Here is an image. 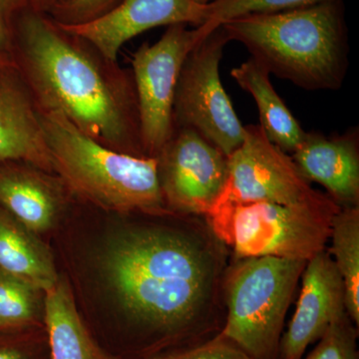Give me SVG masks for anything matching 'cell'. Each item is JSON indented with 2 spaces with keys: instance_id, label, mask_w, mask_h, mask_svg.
Segmentation results:
<instances>
[{
  "instance_id": "6da1fadb",
  "label": "cell",
  "mask_w": 359,
  "mask_h": 359,
  "mask_svg": "<svg viewBox=\"0 0 359 359\" xmlns=\"http://www.w3.org/2000/svg\"><path fill=\"white\" fill-rule=\"evenodd\" d=\"M173 223L130 226L104 250L123 316L103 347L114 359H148L223 330L231 250L203 217L176 212Z\"/></svg>"
},
{
  "instance_id": "7a4b0ae2",
  "label": "cell",
  "mask_w": 359,
  "mask_h": 359,
  "mask_svg": "<svg viewBox=\"0 0 359 359\" xmlns=\"http://www.w3.org/2000/svg\"><path fill=\"white\" fill-rule=\"evenodd\" d=\"M9 54L40 111L65 116L105 147L147 157L131 69L30 4L16 18Z\"/></svg>"
},
{
  "instance_id": "3957f363",
  "label": "cell",
  "mask_w": 359,
  "mask_h": 359,
  "mask_svg": "<svg viewBox=\"0 0 359 359\" xmlns=\"http://www.w3.org/2000/svg\"><path fill=\"white\" fill-rule=\"evenodd\" d=\"M269 74L299 88L339 90L348 69V30L342 0L283 13L250 14L221 25Z\"/></svg>"
},
{
  "instance_id": "277c9868",
  "label": "cell",
  "mask_w": 359,
  "mask_h": 359,
  "mask_svg": "<svg viewBox=\"0 0 359 359\" xmlns=\"http://www.w3.org/2000/svg\"><path fill=\"white\" fill-rule=\"evenodd\" d=\"M39 118L54 172L78 200L122 215L167 211L156 158L105 147L58 113Z\"/></svg>"
},
{
  "instance_id": "5b68a950",
  "label": "cell",
  "mask_w": 359,
  "mask_h": 359,
  "mask_svg": "<svg viewBox=\"0 0 359 359\" xmlns=\"http://www.w3.org/2000/svg\"><path fill=\"white\" fill-rule=\"evenodd\" d=\"M341 208L327 194L294 205L259 202L221 205L205 219L233 259L276 257L308 262L327 250Z\"/></svg>"
},
{
  "instance_id": "8992f818",
  "label": "cell",
  "mask_w": 359,
  "mask_h": 359,
  "mask_svg": "<svg viewBox=\"0 0 359 359\" xmlns=\"http://www.w3.org/2000/svg\"><path fill=\"white\" fill-rule=\"evenodd\" d=\"M306 264L276 257H233L224 282L221 334L254 359H278L285 316Z\"/></svg>"
},
{
  "instance_id": "52a82bcc",
  "label": "cell",
  "mask_w": 359,
  "mask_h": 359,
  "mask_svg": "<svg viewBox=\"0 0 359 359\" xmlns=\"http://www.w3.org/2000/svg\"><path fill=\"white\" fill-rule=\"evenodd\" d=\"M228 42L219 25L194 47L180 71L173 105L174 129L194 130L226 157L242 145L245 136V126L219 76Z\"/></svg>"
},
{
  "instance_id": "ba28073f",
  "label": "cell",
  "mask_w": 359,
  "mask_h": 359,
  "mask_svg": "<svg viewBox=\"0 0 359 359\" xmlns=\"http://www.w3.org/2000/svg\"><path fill=\"white\" fill-rule=\"evenodd\" d=\"M188 26H168L156 43L144 42L132 56L142 143L147 157L156 158L173 134L175 92L184 61L194 47L217 28L207 23L193 29Z\"/></svg>"
},
{
  "instance_id": "9c48e42d",
  "label": "cell",
  "mask_w": 359,
  "mask_h": 359,
  "mask_svg": "<svg viewBox=\"0 0 359 359\" xmlns=\"http://www.w3.org/2000/svg\"><path fill=\"white\" fill-rule=\"evenodd\" d=\"M156 160L168 210L203 218L214 211L229 178L228 157L222 151L192 129L175 128Z\"/></svg>"
},
{
  "instance_id": "30bf717a",
  "label": "cell",
  "mask_w": 359,
  "mask_h": 359,
  "mask_svg": "<svg viewBox=\"0 0 359 359\" xmlns=\"http://www.w3.org/2000/svg\"><path fill=\"white\" fill-rule=\"evenodd\" d=\"M228 168V183L218 205L259 202L294 205L323 194L302 176L292 156L266 138L259 125L245 126L244 140L229 156Z\"/></svg>"
},
{
  "instance_id": "8fae6325",
  "label": "cell",
  "mask_w": 359,
  "mask_h": 359,
  "mask_svg": "<svg viewBox=\"0 0 359 359\" xmlns=\"http://www.w3.org/2000/svg\"><path fill=\"white\" fill-rule=\"evenodd\" d=\"M208 20L209 4L193 0H120L109 13L95 20L60 25L93 44L106 57L118 60L123 45L137 35L160 26L199 27Z\"/></svg>"
},
{
  "instance_id": "7c38bea8",
  "label": "cell",
  "mask_w": 359,
  "mask_h": 359,
  "mask_svg": "<svg viewBox=\"0 0 359 359\" xmlns=\"http://www.w3.org/2000/svg\"><path fill=\"white\" fill-rule=\"evenodd\" d=\"M301 278V294L280 339L278 359H302L308 347L346 313L344 282L328 250L306 262Z\"/></svg>"
},
{
  "instance_id": "4fadbf2b",
  "label": "cell",
  "mask_w": 359,
  "mask_h": 359,
  "mask_svg": "<svg viewBox=\"0 0 359 359\" xmlns=\"http://www.w3.org/2000/svg\"><path fill=\"white\" fill-rule=\"evenodd\" d=\"M72 199L57 174L25 162L0 163V208L32 233L51 230Z\"/></svg>"
},
{
  "instance_id": "5bb4252c",
  "label": "cell",
  "mask_w": 359,
  "mask_h": 359,
  "mask_svg": "<svg viewBox=\"0 0 359 359\" xmlns=\"http://www.w3.org/2000/svg\"><path fill=\"white\" fill-rule=\"evenodd\" d=\"M309 183L316 182L340 208L359 207V132L306 133L292 155Z\"/></svg>"
},
{
  "instance_id": "9a60e30c",
  "label": "cell",
  "mask_w": 359,
  "mask_h": 359,
  "mask_svg": "<svg viewBox=\"0 0 359 359\" xmlns=\"http://www.w3.org/2000/svg\"><path fill=\"white\" fill-rule=\"evenodd\" d=\"M25 162L54 172L39 110L15 66L0 73V163Z\"/></svg>"
},
{
  "instance_id": "2e32d148",
  "label": "cell",
  "mask_w": 359,
  "mask_h": 359,
  "mask_svg": "<svg viewBox=\"0 0 359 359\" xmlns=\"http://www.w3.org/2000/svg\"><path fill=\"white\" fill-rule=\"evenodd\" d=\"M44 327L50 359H114L90 332L63 280L44 292Z\"/></svg>"
},
{
  "instance_id": "e0dca14e",
  "label": "cell",
  "mask_w": 359,
  "mask_h": 359,
  "mask_svg": "<svg viewBox=\"0 0 359 359\" xmlns=\"http://www.w3.org/2000/svg\"><path fill=\"white\" fill-rule=\"evenodd\" d=\"M231 75L238 86L254 98L261 122L259 126L266 138L283 152L292 155L306 132L276 93L269 71L250 57L233 68Z\"/></svg>"
},
{
  "instance_id": "ac0fdd59",
  "label": "cell",
  "mask_w": 359,
  "mask_h": 359,
  "mask_svg": "<svg viewBox=\"0 0 359 359\" xmlns=\"http://www.w3.org/2000/svg\"><path fill=\"white\" fill-rule=\"evenodd\" d=\"M0 269L45 292L59 278L48 248L0 208Z\"/></svg>"
},
{
  "instance_id": "d6986e66",
  "label": "cell",
  "mask_w": 359,
  "mask_h": 359,
  "mask_svg": "<svg viewBox=\"0 0 359 359\" xmlns=\"http://www.w3.org/2000/svg\"><path fill=\"white\" fill-rule=\"evenodd\" d=\"M332 250L334 262L346 292V309L359 327V207L341 208L332 222Z\"/></svg>"
},
{
  "instance_id": "ffe728a7",
  "label": "cell",
  "mask_w": 359,
  "mask_h": 359,
  "mask_svg": "<svg viewBox=\"0 0 359 359\" xmlns=\"http://www.w3.org/2000/svg\"><path fill=\"white\" fill-rule=\"evenodd\" d=\"M32 283L0 269V332L44 327V302Z\"/></svg>"
},
{
  "instance_id": "44dd1931",
  "label": "cell",
  "mask_w": 359,
  "mask_h": 359,
  "mask_svg": "<svg viewBox=\"0 0 359 359\" xmlns=\"http://www.w3.org/2000/svg\"><path fill=\"white\" fill-rule=\"evenodd\" d=\"M325 0H214L209 4L207 25L219 27L226 21L250 15L294 11Z\"/></svg>"
},
{
  "instance_id": "7402d4cb",
  "label": "cell",
  "mask_w": 359,
  "mask_h": 359,
  "mask_svg": "<svg viewBox=\"0 0 359 359\" xmlns=\"http://www.w3.org/2000/svg\"><path fill=\"white\" fill-rule=\"evenodd\" d=\"M358 327L347 313L328 327L306 359H359Z\"/></svg>"
},
{
  "instance_id": "603a6c76",
  "label": "cell",
  "mask_w": 359,
  "mask_h": 359,
  "mask_svg": "<svg viewBox=\"0 0 359 359\" xmlns=\"http://www.w3.org/2000/svg\"><path fill=\"white\" fill-rule=\"evenodd\" d=\"M0 359H50L45 327L0 332Z\"/></svg>"
},
{
  "instance_id": "cb8c5ba5",
  "label": "cell",
  "mask_w": 359,
  "mask_h": 359,
  "mask_svg": "<svg viewBox=\"0 0 359 359\" xmlns=\"http://www.w3.org/2000/svg\"><path fill=\"white\" fill-rule=\"evenodd\" d=\"M148 359H254L237 344L219 334L196 346L173 349Z\"/></svg>"
},
{
  "instance_id": "d4e9b609",
  "label": "cell",
  "mask_w": 359,
  "mask_h": 359,
  "mask_svg": "<svg viewBox=\"0 0 359 359\" xmlns=\"http://www.w3.org/2000/svg\"><path fill=\"white\" fill-rule=\"evenodd\" d=\"M119 2L120 0H70L49 15L59 25H84L109 13Z\"/></svg>"
},
{
  "instance_id": "484cf974",
  "label": "cell",
  "mask_w": 359,
  "mask_h": 359,
  "mask_svg": "<svg viewBox=\"0 0 359 359\" xmlns=\"http://www.w3.org/2000/svg\"><path fill=\"white\" fill-rule=\"evenodd\" d=\"M29 0H0V52L9 53L16 18Z\"/></svg>"
},
{
  "instance_id": "4316f807",
  "label": "cell",
  "mask_w": 359,
  "mask_h": 359,
  "mask_svg": "<svg viewBox=\"0 0 359 359\" xmlns=\"http://www.w3.org/2000/svg\"><path fill=\"white\" fill-rule=\"evenodd\" d=\"M70 0H29L30 6L42 13L50 14L54 9L67 4Z\"/></svg>"
},
{
  "instance_id": "83f0119b",
  "label": "cell",
  "mask_w": 359,
  "mask_h": 359,
  "mask_svg": "<svg viewBox=\"0 0 359 359\" xmlns=\"http://www.w3.org/2000/svg\"><path fill=\"white\" fill-rule=\"evenodd\" d=\"M11 65H13V61L11 54L0 52V73L4 72L6 68L11 67Z\"/></svg>"
},
{
  "instance_id": "f1b7e54d",
  "label": "cell",
  "mask_w": 359,
  "mask_h": 359,
  "mask_svg": "<svg viewBox=\"0 0 359 359\" xmlns=\"http://www.w3.org/2000/svg\"><path fill=\"white\" fill-rule=\"evenodd\" d=\"M193 1L197 2L199 4H210L214 0H193Z\"/></svg>"
}]
</instances>
